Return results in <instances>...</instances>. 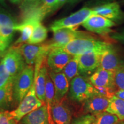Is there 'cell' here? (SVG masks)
I'll return each instance as SVG.
<instances>
[{
    "label": "cell",
    "mask_w": 124,
    "mask_h": 124,
    "mask_svg": "<svg viewBox=\"0 0 124 124\" xmlns=\"http://www.w3.org/2000/svg\"><path fill=\"white\" fill-rule=\"evenodd\" d=\"M90 35L75 39L60 48L71 55L75 56L93 51H105L112 46L109 43L96 40Z\"/></svg>",
    "instance_id": "obj_1"
},
{
    "label": "cell",
    "mask_w": 124,
    "mask_h": 124,
    "mask_svg": "<svg viewBox=\"0 0 124 124\" xmlns=\"http://www.w3.org/2000/svg\"><path fill=\"white\" fill-rule=\"evenodd\" d=\"M16 48L19 49L26 64L29 66H33V64L41 66L52 49L48 43L41 44L25 43Z\"/></svg>",
    "instance_id": "obj_2"
},
{
    "label": "cell",
    "mask_w": 124,
    "mask_h": 124,
    "mask_svg": "<svg viewBox=\"0 0 124 124\" xmlns=\"http://www.w3.org/2000/svg\"><path fill=\"white\" fill-rule=\"evenodd\" d=\"M35 78V69L33 66L25 67L22 72L16 78L13 84L14 101L20 104L33 85Z\"/></svg>",
    "instance_id": "obj_3"
},
{
    "label": "cell",
    "mask_w": 124,
    "mask_h": 124,
    "mask_svg": "<svg viewBox=\"0 0 124 124\" xmlns=\"http://www.w3.org/2000/svg\"><path fill=\"white\" fill-rule=\"evenodd\" d=\"M95 87L89 79L82 75H78L71 80L69 90V97L75 101H86L95 95Z\"/></svg>",
    "instance_id": "obj_4"
},
{
    "label": "cell",
    "mask_w": 124,
    "mask_h": 124,
    "mask_svg": "<svg viewBox=\"0 0 124 124\" xmlns=\"http://www.w3.org/2000/svg\"><path fill=\"white\" fill-rule=\"evenodd\" d=\"M43 105L44 102L40 100L36 95L35 80L34 79L33 83L30 90L21 101L16 109L9 113L13 119L17 122H20L24 116L37 108H41Z\"/></svg>",
    "instance_id": "obj_5"
},
{
    "label": "cell",
    "mask_w": 124,
    "mask_h": 124,
    "mask_svg": "<svg viewBox=\"0 0 124 124\" xmlns=\"http://www.w3.org/2000/svg\"><path fill=\"white\" fill-rule=\"evenodd\" d=\"M2 60L10 78L13 79H15L26 67L24 58L19 49L14 46L9 49Z\"/></svg>",
    "instance_id": "obj_6"
},
{
    "label": "cell",
    "mask_w": 124,
    "mask_h": 124,
    "mask_svg": "<svg viewBox=\"0 0 124 124\" xmlns=\"http://www.w3.org/2000/svg\"><path fill=\"white\" fill-rule=\"evenodd\" d=\"M94 15L92 9L83 8L69 17L56 20L51 24L50 29L52 31L63 28H71L83 24L91 16Z\"/></svg>",
    "instance_id": "obj_7"
},
{
    "label": "cell",
    "mask_w": 124,
    "mask_h": 124,
    "mask_svg": "<svg viewBox=\"0 0 124 124\" xmlns=\"http://www.w3.org/2000/svg\"><path fill=\"white\" fill-rule=\"evenodd\" d=\"M104 51H93L77 55L79 60V74L82 76L90 75L100 67L101 57Z\"/></svg>",
    "instance_id": "obj_8"
},
{
    "label": "cell",
    "mask_w": 124,
    "mask_h": 124,
    "mask_svg": "<svg viewBox=\"0 0 124 124\" xmlns=\"http://www.w3.org/2000/svg\"><path fill=\"white\" fill-rule=\"evenodd\" d=\"M53 32V38L50 41L48 42L52 49L55 48H62L75 39L88 35L86 33L79 32L71 28H63Z\"/></svg>",
    "instance_id": "obj_9"
},
{
    "label": "cell",
    "mask_w": 124,
    "mask_h": 124,
    "mask_svg": "<svg viewBox=\"0 0 124 124\" xmlns=\"http://www.w3.org/2000/svg\"><path fill=\"white\" fill-rule=\"evenodd\" d=\"M83 27L94 33L105 35L111 32L115 23L111 20L98 15H92L82 24Z\"/></svg>",
    "instance_id": "obj_10"
},
{
    "label": "cell",
    "mask_w": 124,
    "mask_h": 124,
    "mask_svg": "<svg viewBox=\"0 0 124 124\" xmlns=\"http://www.w3.org/2000/svg\"><path fill=\"white\" fill-rule=\"evenodd\" d=\"M74 56L68 54L60 48L51 49L47 56V66L50 70L62 71Z\"/></svg>",
    "instance_id": "obj_11"
},
{
    "label": "cell",
    "mask_w": 124,
    "mask_h": 124,
    "mask_svg": "<svg viewBox=\"0 0 124 124\" xmlns=\"http://www.w3.org/2000/svg\"><path fill=\"white\" fill-rule=\"evenodd\" d=\"M124 67V62L120 58L119 55L112 46L102 54L98 69L115 72Z\"/></svg>",
    "instance_id": "obj_12"
},
{
    "label": "cell",
    "mask_w": 124,
    "mask_h": 124,
    "mask_svg": "<svg viewBox=\"0 0 124 124\" xmlns=\"http://www.w3.org/2000/svg\"><path fill=\"white\" fill-rule=\"evenodd\" d=\"M52 120L56 124H70L71 111L64 98L60 100H54L51 110Z\"/></svg>",
    "instance_id": "obj_13"
},
{
    "label": "cell",
    "mask_w": 124,
    "mask_h": 124,
    "mask_svg": "<svg viewBox=\"0 0 124 124\" xmlns=\"http://www.w3.org/2000/svg\"><path fill=\"white\" fill-rule=\"evenodd\" d=\"M94 15L101 16L105 18L117 21L124 18V14L117 2L105 4L92 9Z\"/></svg>",
    "instance_id": "obj_14"
},
{
    "label": "cell",
    "mask_w": 124,
    "mask_h": 124,
    "mask_svg": "<svg viewBox=\"0 0 124 124\" xmlns=\"http://www.w3.org/2000/svg\"><path fill=\"white\" fill-rule=\"evenodd\" d=\"M49 74L53 82L55 88L54 100L63 99L69 89V81L63 72H57L49 70Z\"/></svg>",
    "instance_id": "obj_15"
},
{
    "label": "cell",
    "mask_w": 124,
    "mask_h": 124,
    "mask_svg": "<svg viewBox=\"0 0 124 124\" xmlns=\"http://www.w3.org/2000/svg\"><path fill=\"white\" fill-rule=\"evenodd\" d=\"M94 86L114 89V72L110 71L98 69L89 78Z\"/></svg>",
    "instance_id": "obj_16"
},
{
    "label": "cell",
    "mask_w": 124,
    "mask_h": 124,
    "mask_svg": "<svg viewBox=\"0 0 124 124\" xmlns=\"http://www.w3.org/2000/svg\"><path fill=\"white\" fill-rule=\"evenodd\" d=\"M17 25L10 14L0 11V37L11 42Z\"/></svg>",
    "instance_id": "obj_17"
},
{
    "label": "cell",
    "mask_w": 124,
    "mask_h": 124,
    "mask_svg": "<svg viewBox=\"0 0 124 124\" xmlns=\"http://www.w3.org/2000/svg\"><path fill=\"white\" fill-rule=\"evenodd\" d=\"M110 101L108 98L95 94L85 101V110L93 114L103 112L108 106Z\"/></svg>",
    "instance_id": "obj_18"
},
{
    "label": "cell",
    "mask_w": 124,
    "mask_h": 124,
    "mask_svg": "<svg viewBox=\"0 0 124 124\" xmlns=\"http://www.w3.org/2000/svg\"><path fill=\"white\" fill-rule=\"evenodd\" d=\"M39 23L41 22L37 20H30L17 25L15 28V30L20 32L21 35L13 45V46L18 47L21 45L28 42L29 40L30 39L31 36L33 33L35 26Z\"/></svg>",
    "instance_id": "obj_19"
},
{
    "label": "cell",
    "mask_w": 124,
    "mask_h": 124,
    "mask_svg": "<svg viewBox=\"0 0 124 124\" xmlns=\"http://www.w3.org/2000/svg\"><path fill=\"white\" fill-rule=\"evenodd\" d=\"M20 124H49L47 107L44 105L41 108L29 113L20 121Z\"/></svg>",
    "instance_id": "obj_20"
},
{
    "label": "cell",
    "mask_w": 124,
    "mask_h": 124,
    "mask_svg": "<svg viewBox=\"0 0 124 124\" xmlns=\"http://www.w3.org/2000/svg\"><path fill=\"white\" fill-rule=\"evenodd\" d=\"M47 58L43 61L37 76L35 75V89L37 97L41 101H46V85L48 72Z\"/></svg>",
    "instance_id": "obj_21"
},
{
    "label": "cell",
    "mask_w": 124,
    "mask_h": 124,
    "mask_svg": "<svg viewBox=\"0 0 124 124\" xmlns=\"http://www.w3.org/2000/svg\"><path fill=\"white\" fill-rule=\"evenodd\" d=\"M13 79L10 78L4 86L0 88V110L7 109L14 101Z\"/></svg>",
    "instance_id": "obj_22"
},
{
    "label": "cell",
    "mask_w": 124,
    "mask_h": 124,
    "mask_svg": "<svg viewBox=\"0 0 124 124\" xmlns=\"http://www.w3.org/2000/svg\"><path fill=\"white\" fill-rule=\"evenodd\" d=\"M106 111L116 116L120 121H124V100L113 96Z\"/></svg>",
    "instance_id": "obj_23"
},
{
    "label": "cell",
    "mask_w": 124,
    "mask_h": 124,
    "mask_svg": "<svg viewBox=\"0 0 124 124\" xmlns=\"http://www.w3.org/2000/svg\"><path fill=\"white\" fill-rule=\"evenodd\" d=\"M55 88L54 85L51 79L50 75L49 74V72H48L46 75V107H47L48 113L49 115V124H52V116L51 114V107H52V103H53L54 98H55Z\"/></svg>",
    "instance_id": "obj_24"
},
{
    "label": "cell",
    "mask_w": 124,
    "mask_h": 124,
    "mask_svg": "<svg viewBox=\"0 0 124 124\" xmlns=\"http://www.w3.org/2000/svg\"><path fill=\"white\" fill-rule=\"evenodd\" d=\"M48 30L41 23H38L34 28L33 33L28 44H37L42 43L47 38Z\"/></svg>",
    "instance_id": "obj_25"
},
{
    "label": "cell",
    "mask_w": 124,
    "mask_h": 124,
    "mask_svg": "<svg viewBox=\"0 0 124 124\" xmlns=\"http://www.w3.org/2000/svg\"><path fill=\"white\" fill-rule=\"evenodd\" d=\"M79 60L77 56H74L73 58L65 66L63 72L65 74L69 82H71L77 76L79 75L78 70Z\"/></svg>",
    "instance_id": "obj_26"
},
{
    "label": "cell",
    "mask_w": 124,
    "mask_h": 124,
    "mask_svg": "<svg viewBox=\"0 0 124 124\" xmlns=\"http://www.w3.org/2000/svg\"><path fill=\"white\" fill-rule=\"evenodd\" d=\"M120 121L116 116L103 111L95 114V119L92 124H116Z\"/></svg>",
    "instance_id": "obj_27"
},
{
    "label": "cell",
    "mask_w": 124,
    "mask_h": 124,
    "mask_svg": "<svg viewBox=\"0 0 124 124\" xmlns=\"http://www.w3.org/2000/svg\"><path fill=\"white\" fill-rule=\"evenodd\" d=\"M114 85L118 90H124V67L114 72Z\"/></svg>",
    "instance_id": "obj_28"
},
{
    "label": "cell",
    "mask_w": 124,
    "mask_h": 124,
    "mask_svg": "<svg viewBox=\"0 0 124 124\" xmlns=\"http://www.w3.org/2000/svg\"><path fill=\"white\" fill-rule=\"evenodd\" d=\"M10 78V75L6 69L4 62L2 60L0 63V88L4 86Z\"/></svg>",
    "instance_id": "obj_29"
},
{
    "label": "cell",
    "mask_w": 124,
    "mask_h": 124,
    "mask_svg": "<svg viewBox=\"0 0 124 124\" xmlns=\"http://www.w3.org/2000/svg\"><path fill=\"white\" fill-rule=\"evenodd\" d=\"M95 87L96 94L111 99L113 96L115 95L114 89L108 87Z\"/></svg>",
    "instance_id": "obj_30"
},
{
    "label": "cell",
    "mask_w": 124,
    "mask_h": 124,
    "mask_svg": "<svg viewBox=\"0 0 124 124\" xmlns=\"http://www.w3.org/2000/svg\"><path fill=\"white\" fill-rule=\"evenodd\" d=\"M17 122L8 111L0 113V124H17Z\"/></svg>",
    "instance_id": "obj_31"
},
{
    "label": "cell",
    "mask_w": 124,
    "mask_h": 124,
    "mask_svg": "<svg viewBox=\"0 0 124 124\" xmlns=\"http://www.w3.org/2000/svg\"><path fill=\"white\" fill-rule=\"evenodd\" d=\"M95 119V116L87 114L78 118L74 121L72 124H92Z\"/></svg>",
    "instance_id": "obj_32"
},
{
    "label": "cell",
    "mask_w": 124,
    "mask_h": 124,
    "mask_svg": "<svg viewBox=\"0 0 124 124\" xmlns=\"http://www.w3.org/2000/svg\"><path fill=\"white\" fill-rule=\"evenodd\" d=\"M39 1L48 13L55 10L56 0H39Z\"/></svg>",
    "instance_id": "obj_33"
},
{
    "label": "cell",
    "mask_w": 124,
    "mask_h": 124,
    "mask_svg": "<svg viewBox=\"0 0 124 124\" xmlns=\"http://www.w3.org/2000/svg\"><path fill=\"white\" fill-rule=\"evenodd\" d=\"M10 43L11 42L0 37V52H2L5 50L8 47Z\"/></svg>",
    "instance_id": "obj_34"
},
{
    "label": "cell",
    "mask_w": 124,
    "mask_h": 124,
    "mask_svg": "<svg viewBox=\"0 0 124 124\" xmlns=\"http://www.w3.org/2000/svg\"><path fill=\"white\" fill-rule=\"evenodd\" d=\"M111 38L113 39L117 40L120 42L124 44V33L121 32V33H116L111 35Z\"/></svg>",
    "instance_id": "obj_35"
},
{
    "label": "cell",
    "mask_w": 124,
    "mask_h": 124,
    "mask_svg": "<svg viewBox=\"0 0 124 124\" xmlns=\"http://www.w3.org/2000/svg\"><path fill=\"white\" fill-rule=\"evenodd\" d=\"M115 96L124 100V90H118L116 91Z\"/></svg>",
    "instance_id": "obj_36"
},
{
    "label": "cell",
    "mask_w": 124,
    "mask_h": 124,
    "mask_svg": "<svg viewBox=\"0 0 124 124\" xmlns=\"http://www.w3.org/2000/svg\"><path fill=\"white\" fill-rule=\"evenodd\" d=\"M67 1V0H56L55 5V10L58 9L60 7H62L63 4L66 2Z\"/></svg>",
    "instance_id": "obj_37"
},
{
    "label": "cell",
    "mask_w": 124,
    "mask_h": 124,
    "mask_svg": "<svg viewBox=\"0 0 124 124\" xmlns=\"http://www.w3.org/2000/svg\"><path fill=\"white\" fill-rule=\"evenodd\" d=\"M21 1H22V0H15V4H19V3L21 2Z\"/></svg>",
    "instance_id": "obj_38"
},
{
    "label": "cell",
    "mask_w": 124,
    "mask_h": 124,
    "mask_svg": "<svg viewBox=\"0 0 124 124\" xmlns=\"http://www.w3.org/2000/svg\"><path fill=\"white\" fill-rule=\"evenodd\" d=\"M116 124H124V121H120V122H118V123Z\"/></svg>",
    "instance_id": "obj_39"
},
{
    "label": "cell",
    "mask_w": 124,
    "mask_h": 124,
    "mask_svg": "<svg viewBox=\"0 0 124 124\" xmlns=\"http://www.w3.org/2000/svg\"><path fill=\"white\" fill-rule=\"evenodd\" d=\"M36 0H25V1H29V2H32V1H35Z\"/></svg>",
    "instance_id": "obj_40"
},
{
    "label": "cell",
    "mask_w": 124,
    "mask_h": 124,
    "mask_svg": "<svg viewBox=\"0 0 124 124\" xmlns=\"http://www.w3.org/2000/svg\"><path fill=\"white\" fill-rule=\"evenodd\" d=\"M1 1H4V0H1ZM10 1H11V2H13V3H14V2H15V0H10Z\"/></svg>",
    "instance_id": "obj_41"
},
{
    "label": "cell",
    "mask_w": 124,
    "mask_h": 124,
    "mask_svg": "<svg viewBox=\"0 0 124 124\" xmlns=\"http://www.w3.org/2000/svg\"><path fill=\"white\" fill-rule=\"evenodd\" d=\"M121 32H122V33H124V29L121 31Z\"/></svg>",
    "instance_id": "obj_42"
},
{
    "label": "cell",
    "mask_w": 124,
    "mask_h": 124,
    "mask_svg": "<svg viewBox=\"0 0 124 124\" xmlns=\"http://www.w3.org/2000/svg\"><path fill=\"white\" fill-rule=\"evenodd\" d=\"M1 55H2V53H1V52H0V56H1Z\"/></svg>",
    "instance_id": "obj_43"
},
{
    "label": "cell",
    "mask_w": 124,
    "mask_h": 124,
    "mask_svg": "<svg viewBox=\"0 0 124 124\" xmlns=\"http://www.w3.org/2000/svg\"><path fill=\"white\" fill-rule=\"evenodd\" d=\"M108 1H114V0H108Z\"/></svg>",
    "instance_id": "obj_44"
}]
</instances>
